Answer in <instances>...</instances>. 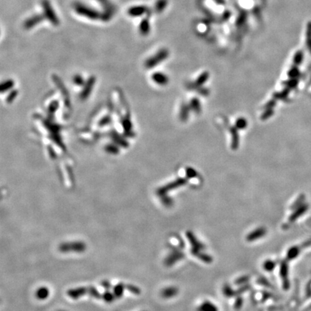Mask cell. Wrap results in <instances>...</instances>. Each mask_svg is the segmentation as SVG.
<instances>
[{
  "instance_id": "9",
  "label": "cell",
  "mask_w": 311,
  "mask_h": 311,
  "mask_svg": "<svg viewBox=\"0 0 311 311\" xmlns=\"http://www.w3.org/2000/svg\"><path fill=\"white\" fill-rule=\"evenodd\" d=\"M297 250H298V249H297V247H294V248L290 249V251H289V254H287V256H289V258H292L296 257L297 254H297V253H298V251H297Z\"/></svg>"
},
{
  "instance_id": "3",
  "label": "cell",
  "mask_w": 311,
  "mask_h": 311,
  "mask_svg": "<svg viewBox=\"0 0 311 311\" xmlns=\"http://www.w3.org/2000/svg\"><path fill=\"white\" fill-rule=\"evenodd\" d=\"M148 12V8L145 6L132 7L128 10L129 15L132 17H139Z\"/></svg>"
},
{
  "instance_id": "2",
  "label": "cell",
  "mask_w": 311,
  "mask_h": 311,
  "mask_svg": "<svg viewBox=\"0 0 311 311\" xmlns=\"http://www.w3.org/2000/svg\"><path fill=\"white\" fill-rule=\"evenodd\" d=\"M42 4L43 8L45 17H46V18H48L54 25H58L59 21H58V19L56 17L55 12H54L53 8L51 7V4L49 3V2L48 0H43L42 2Z\"/></svg>"
},
{
  "instance_id": "1",
  "label": "cell",
  "mask_w": 311,
  "mask_h": 311,
  "mask_svg": "<svg viewBox=\"0 0 311 311\" xmlns=\"http://www.w3.org/2000/svg\"><path fill=\"white\" fill-rule=\"evenodd\" d=\"M74 10L79 15L85 16V17L91 20H98L99 18L103 19L102 16L98 12L81 3H77L75 4Z\"/></svg>"
},
{
  "instance_id": "7",
  "label": "cell",
  "mask_w": 311,
  "mask_h": 311,
  "mask_svg": "<svg viewBox=\"0 0 311 311\" xmlns=\"http://www.w3.org/2000/svg\"><path fill=\"white\" fill-rule=\"evenodd\" d=\"M168 4V0H157L154 6V10L156 12H162L163 10L167 7Z\"/></svg>"
},
{
  "instance_id": "8",
  "label": "cell",
  "mask_w": 311,
  "mask_h": 311,
  "mask_svg": "<svg viewBox=\"0 0 311 311\" xmlns=\"http://www.w3.org/2000/svg\"><path fill=\"white\" fill-rule=\"evenodd\" d=\"M308 206L307 205H301L300 207H299V208L297 209V211H296V213H295V214H293V215H292V216L291 217L292 221H295V220H296L297 217H298L299 216H301V215H303L304 213L306 212V210H308Z\"/></svg>"
},
{
  "instance_id": "6",
  "label": "cell",
  "mask_w": 311,
  "mask_h": 311,
  "mask_svg": "<svg viewBox=\"0 0 311 311\" xmlns=\"http://www.w3.org/2000/svg\"><path fill=\"white\" fill-rule=\"evenodd\" d=\"M306 46L311 54V21L308 22L306 27Z\"/></svg>"
},
{
  "instance_id": "4",
  "label": "cell",
  "mask_w": 311,
  "mask_h": 311,
  "mask_svg": "<svg viewBox=\"0 0 311 311\" xmlns=\"http://www.w3.org/2000/svg\"><path fill=\"white\" fill-rule=\"evenodd\" d=\"M43 20V17L40 15H35L31 17L30 18H28V20H26L25 22V28H31L35 26L36 25L39 23L40 22H41L42 20Z\"/></svg>"
},
{
  "instance_id": "5",
  "label": "cell",
  "mask_w": 311,
  "mask_h": 311,
  "mask_svg": "<svg viewBox=\"0 0 311 311\" xmlns=\"http://www.w3.org/2000/svg\"><path fill=\"white\" fill-rule=\"evenodd\" d=\"M150 28H151V26H150V23L148 18H145V19L142 20V21L140 22L139 26L140 33H141L144 35H147L150 31Z\"/></svg>"
}]
</instances>
